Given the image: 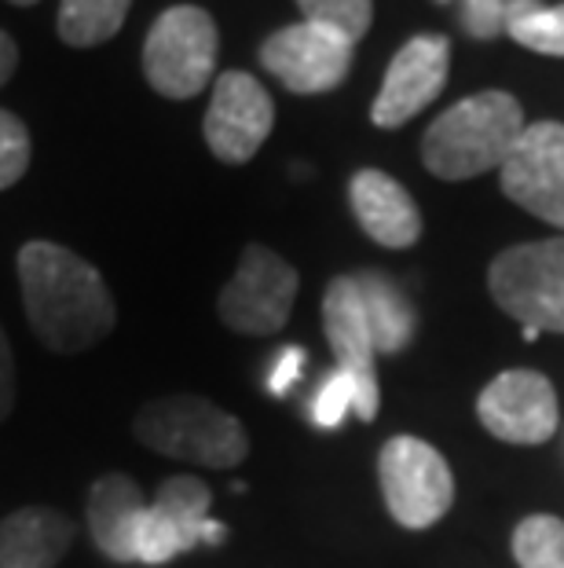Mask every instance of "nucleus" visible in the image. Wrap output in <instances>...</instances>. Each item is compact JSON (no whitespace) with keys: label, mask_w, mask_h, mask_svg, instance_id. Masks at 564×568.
<instances>
[{"label":"nucleus","mask_w":564,"mask_h":568,"mask_svg":"<svg viewBox=\"0 0 564 568\" xmlns=\"http://www.w3.org/2000/svg\"><path fill=\"white\" fill-rule=\"evenodd\" d=\"M19 290L30 326L52 353H89L117 323V305L95 264L33 239L19 250Z\"/></svg>","instance_id":"f257e3e1"},{"label":"nucleus","mask_w":564,"mask_h":568,"mask_svg":"<svg viewBox=\"0 0 564 568\" xmlns=\"http://www.w3.org/2000/svg\"><path fill=\"white\" fill-rule=\"evenodd\" d=\"M524 132V111L510 92H476L429 125L422 162L440 180H470L502 169Z\"/></svg>","instance_id":"f03ea898"},{"label":"nucleus","mask_w":564,"mask_h":568,"mask_svg":"<svg viewBox=\"0 0 564 568\" xmlns=\"http://www.w3.org/2000/svg\"><path fill=\"white\" fill-rule=\"evenodd\" d=\"M132 433L151 452L209 469H235L249 455L243 422L206 400V396L191 393L158 396L147 407H140Z\"/></svg>","instance_id":"7ed1b4c3"},{"label":"nucleus","mask_w":564,"mask_h":568,"mask_svg":"<svg viewBox=\"0 0 564 568\" xmlns=\"http://www.w3.org/2000/svg\"><path fill=\"white\" fill-rule=\"evenodd\" d=\"M217 67V22L195 4L165 8L143 41V74L165 100H191Z\"/></svg>","instance_id":"20e7f679"},{"label":"nucleus","mask_w":564,"mask_h":568,"mask_svg":"<svg viewBox=\"0 0 564 568\" xmlns=\"http://www.w3.org/2000/svg\"><path fill=\"white\" fill-rule=\"evenodd\" d=\"M491 297L524 331L564 334V239L521 243L491 264Z\"/></svg>","instance_id":"39448f33"},{"label":"nucleus","mask_w":564,"mask_h":568,"mask_svg":"<svg viewBox=\"0 0 564 568\" xmlns=\"http://www.w3.org/2000/svg\"><path fill=\"white\" fill-rule=\"evenodd\" d=\"M381 495L403 528H429L451 510V466L433 444L418 437H392L378 455Z\"/></svg>","instance_id":"423d86ee"},{"label":"nucleus","mask_w":564,"mask_h":568,"mask_svg":"<svg viewBox=\"0 0 564 568\" xmlns=\"http://www.w3.org/2000/svg\"><path fill=\"white\" fill-rule=\"evenodd\" d=\"M213 491L198 477L162 480L154 503L140 517L136 565H165L202 542H224L227 528L209 517Z\"/></svg>","instance_id":"0eeeda50"},{"label":"nucleus","mask_w":564,"mask_h":568,"mask_svg":"<svg viewBox=\"0 0 564 568\" xmlns=\"http://www.w3.org/2000/svg\"><path fill=\"white\" fill-rule=\"evenodd\" d=\"M297 272L268 246H246L243 261L217 301L221 320L238 334H275L290 320Z\"/></svg>","instance_id":"6e6552de"},{"label":"nucleus","mask_w":564,"mask_h":568,"mask_svg":"<svg viewBox=\"0 0 564 568\" xmlns=\"http://www.w3.org/2000/svg\"><path fill=\"white\" fill-rule=\"evenodd\" d=\"M352 55L356 44L345 33L308 19L275 30L260 44V63L268 67V74L279 78L297 95H319L338 89L348 78V70H352Z\"/></svg>","instance_id":"1a4fd4ad"},{"label":"nucleus","mask_w":564,"mask_h":568,"mask_svg":"<svg viewBox=\"0 0 564 568\" xmlns=\"http://www.w3.org/2000/svg\"><path fill=\"white\" fill-rule=\"evenodd\" d=\"M275 125V103L264 92V84L243 70H227L213 84V100L206 111V132L209 151L227 165H246L264 148Z\"/></svg>","instance_id":"9d476101"},{"label":"nucleus","mask_w":564,"mask_h":568,"mask_svg":"<svg viewBox=\"0 0 564 568\" xmlns=\"http://www.w3.org/2000/svg\"><path fill=\"white\" fill-rule=\"evenodd\" d=\"M502 191L539 221L564 227V125H524L517 148L502 162Z\"/></svg>","instance_id":"9b49d317"},{"label":"nucleus","mask_w":564,"mask_h":568,"mask_svg":"<svg viewBox=\"0 0 564 568\" xmlns=\"http://www.w3.org/2000/svg\"><path fill=\"white\" fill-rule=\"evenodd\" d=\"M448 63L451 44L440 33H422L407 41L386 70L381 92L370 106V122L378 129H400L414 114H422L448 84Z\"/></svg>","instance_id":"f8f14e48"},{"label":"nucleus","mask_w":564,"mask_h":568,"mask_svg":"<svg viewBox=\"0 0 564 568\" xmlns=\"http://www.w3.org/2000/svg\"><path fill=\"white\" fill-rule=\"evenodd\" d=\"M476 415L491 437L543 444L557 433V396L539 371H506L480 393Z\"/></svg>","instance_id":"ddd939ff"},{"label":"nucleus","mask_w":564,"mask_h":568,"mask_svg":"<svg viewBox=\"0 0 564 568\" xmlns=\"http://www.w3.org/2000/svg\"><path fill=\"white\" fill-rule=\"evenodd\" d=\"M348 202H352L359 227L378 246L407 250L422 235V213H418L414 199L407 195L400 180H392L381 169H359L348 184Z\"/></svg>","instance_id":"4468645a"},{"label":"nucleus","mask_w":564,"mask_h":568,"mask_svg":"<svg viewBox=\"0 0 564 568\" xmlns=\"http://www.w3.org/2000/svg\"><path fill=\"white\" fill-rule=\"evenodd\" d=\"M147 510L140 485L129 474H103L89 491V531L103 558L136 565V531Z\"/></svg>","instance_id":"2eb2a0df"},{"label":"nucleus","mask_w":564,"mask_h":568,"mask_svg":"<svg viewBox=\"0 0 564 568\" xmlns=\"http://www.w3.org/2000/svg\"><path fill=\"white\" fill-rule=\"evenodd\" d=\"M74 542V521L52 506L0 517V568H55Z\"/></svg>","instance_id":"dca6fc26"},{"label":"nucleus","mask_w":564,"mask_h":568,"mask_svg":"<svg viewBox=\"0 0 564 568\" xmlns=\"http://www.w3.org/2000/svg\"><path fill=\"white\" fill-rule=\"evenodd\" d=\"M322 326H327V342L338 359V371L356 374L359 382L378 385L375 378V337L367 326L363 294H359L356 275H341L322 294Z\"/></svg>","instance_id":"f3484780"},{"label":"nucleus","mask_w":564,"mask_h":568,"mask_svg":"<svg viewBox=\"0 0 564 568\" xmlns=\"http://www.w3.org/2000/svg\"><path fill=\"white\" fill-rule=\"evenodd\" d=\"M356 283H359V294H363L375 353H381V356L403 353L407 342L414 337V323H418L411 301H407L403 290L381 272H359Z\"/></svg>","instance_id":"a211bd4d"},{"label":"nucleus","mask_w":564,"mask_h":568,"mask_svg":"<svg viewBox=\"0 0 564 568\" xmlns=\"http://www.w3.org/2000/svg\"><path fill=\"white\" fill-rule=\"evenodd\" d=\"M132 0H63L55 30L70 48H95L125 27Z\"/></svg>","instance_id":"6ab92c4d"},{"label":"nucleus","mask_w":564,"mask_h":568,"mask_svg":"<svg viewBox=\"0 0 564 568\" xmlns=\"http://www.w3.org/2000/svg\"><path fill=\"white\" fill-rule=\"evenodd\" d=\"M378 385L370 382H359L356 374L348 371H334L327 382L319 385V393L311 396V422L319 429H338L348 410H356L359 418L370 422L378 415Z\"/></svg>","instance_id":"aec40b11"},{"label":"nucleus","mask_w":564,"mask_h":568,"mask_svg":"<svg viewBox=\"0 0 564 568\" xmlns=\"http://www.w3.org/2000/svg\"><path fill=\"white\" fill-rule=\"evenodd\" d=\"M506 33L517 44L539 55H564V4L543 0H510L506 4Z\"/></svg>","instance_id":"412c9836"},{"label":"nucleus","mask_w":564,"mask_h":568,"mask_svg":"<svg viewBox=\"0 0 564 568\" xmlns=\"http://www.w3.org/2000/svg\"><path fill=\"white\" fill-rule=\"evenodd\" d=\"M513 558L521 568H564V521L550 514L524 517L513 531Z\"/></svg>","instance_id":"4be33fe9"},{"label":"nucleus","mask_w":564,"mask_h":568,"mask_svg":"<svg viewBox=\"0 0 564 568\" xmlns=\"http://www.w3.org/2000/svg\"><path fill=\"white\" fill-rule=\"evenodd\" d=\"M297 8L308 22L338 30L352 44L363 38L375 19V0H297Z\"/></svg>","instance_id":"5701e85b"},{"label":"nucleus","mask_w":564,"mask_h":568,"mask_svg":"<svg viewBox=\"0 0 564 568\" xmlns=\"http://www.w3.org/2000/svg\"><path fill=\"white\" fill-rule=\"evenodd\" d=\"M30 154H33L30 129L0 106V191H8L11 184H19L27 176Z\"/></svg>","instance_id":"b1692460"},{"label":"nucleus","mask_w":564,"mask_h":568,"mask_svg":"<svg viewBox=\"0 0 564 568\" xmlns=\"http://www.w3.org/2000/svg\"><path fill=\"white\" fill-rule=\"evenodd\" d=\"M510 0H462V30L476 41H491L506 30Z\"/></svg>","instance_id":"393cba45"},{"label":"nucleus","mask_w":564,"mask_h":568,"mask_svg":"<svg viewBox=\"0 0 564 568\" xmlns=\"http://www.w3.org/2000/svg\"><path fill=\"white\" fill-rule=\"evenodd\" d=\"M301 371H305V348H283L279 359H275V371L268 374V393L271 396H286V389L301 378Z\"/></svg>","instance_id":"a878e982"},{"label":"nucleus","mask_w":564,"mask_h":568,"mask_svg":"<svg viewBox=\"0 0 564 568\" xmlns=\"http://www.w3.org/2000/svg\"><path fill=\"white\" fill-rule=\"evenodd\" d=\"M11 407H16V356L8 334L0 331V422H8Z\"/></svg>","instance_id":"bb28decb"},{"label":"nucleus","mask_w":564,"mask_h":568,"mask_svg":"<svg viewBox=\"0 0 564 568\" xmlns=\"http://www.w3.org/2000/svg\"><path fill=\"white\" fill-rule=\"evenodd\" d=\"M19 67V44L11 41V33L0 30V84H8L11 74H16Z\"/></svg>","instance_id":"cd10ccee"},{"label":"nucleus","mask_w":564,"mask_h":568,"mask_svg":"<svg viewBox=\"0 0 564 568\" xmlns=\"http://www.w3.org/2000/svg\"><path fill=\"white\" fill-rule=\"evenodd\" d=\"M11 4H19V8H30V4H38V0H11Z\"/></svg>","instance_id":"c85d7f7f"},{"label":"nucleus","mask_w":564,"mask_h":568,"mask_svg":"<svg viewBox=\"0 0 564 568\" xmlns=\"http://www.w3.org/2000/svg\"><path fill=\"white\" fill-rule=\"evenodd\" d=\"M443 4H448V0H443Z\"/></svg>","instance_id":"c756f323"}]
</instances>
